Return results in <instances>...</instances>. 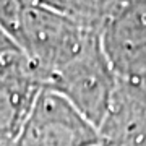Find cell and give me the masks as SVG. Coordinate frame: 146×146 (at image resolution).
Wrapping results in <instances>:
<instances>
[{"label": "cell", "mask_w": 146, "mask_h": 146, "mask_svg": "<svg viewBox=\"0 0 146 146\" xmlns=\"http://www.w3.org/2000/svg\"><path fill=\"white\" fill-rule=\"evenodd\" d=\"M98 34L50 7L29 3L23 8L13 39L29 67L46 84Z\"/></svg>", "instance_id": "obj_1"}, {"label": "cell", "mask_w": 146, "mask_h": 146, "mask_svg": "<svg viewBox=\"0 0 146 146\" xmlns=\"http://www.w3.org/2000/svg\"><path fill=\"white\" fill-rule=\"evenodd\" d=\"M119 76L107 62L99 42V34L67 65L54 73L44 84L99 128L110 107Z\"/></svg>", "instance_id": "obj_2"}, {"label": "cell", "mask_w": 146, "mask_h": 146, "mask_svg": "<svg viewBox=\"0 0 146 146\" xmlns=\"http://www.w3.org/2000/svg\"><path fill=\"white\" fill-rule=\"evenodd\" d=\"M99 131L50 88L37 93L11 146H94Z\"/></svg>", "instance_id": "obj_3"}, {"label": "cell", "mask_w": 146, "mask_h": 146, "mask_svg": "<svg viewBox=\"0 0 146 146\" xmlns=\"http://www.w3.org/2000/svg\"><path fill=\"white\" fill-rule=\"evenodd\" d=\"M107 62L120 80L146 76V0H125L99 29Z\"/></svg>", "instance_id": "obj_4"}, {"label": "cell", "mask_w": 146, "mask_h": 146, "mask_svg": "<svg viewBox=\"0 0 146 146\" xmlns=\"http://www.w3.org/2000/svg\"><path fill=\"white\" fill-rule=\"evenodd\" d=\"M42 88L21 52L0 57V146H11Z\"/></svg>", "instance_id": "obj_5"}, {"label": "cell", "mask_w": 146, "mask_h": 146, "mask_svg": "<svg viewBox=\"0 0 146 146\" xmlns=\"http://www.w3.org/2000/svg\"><path fill=\"white\" fill-rule=\"evenodd\" d=\"M102 146H146V84L120 80L98 128Z\"/></svg>", "instance_id": "obj_6"}, {"label": "cell", "mask_w": 146, "mask_h": 146, "mask_svg": "<svg viewBox=\"0 0 146 146\" xmlns=\"http://www.w3.org/2000/svg\"><path fill=\"white\" fill-rule=\"evenodd\" d=\"M25 5V0H0V26L5 28L11 36H15Z\"/></svg>", "instance_id": "obj_7"}, {"label": "cell", "mask_w": 146, "mask_h": 146, "mask_svg": "<svg viewBox=\"0 0 146 146\" xmlns=\"http://www.w3.org/2000/svg\"><path fill=\"white\" fill-rule=\"evenodd\" d=\"M13 52H20L15 39H13V36L7 31L5 28L0 26V57L13 54Z\"/></svg>", "instance_id": "obj_8"}, {"label": "cell", "mask_w": 146, "mask_h": 146, "mask_svg": "<svg viewBox=\"0 0 146 146\" xmlns=\"http://www.w3.org/2000/svg\"><path fill=\"white\" fill-rule=\"evenodd\" d=\"M141 81H143V83L146 84V76H145V78H141Z\"/></svg>", "instance_id": "obj_9"}, {"label": "cell", "mask_w": 146, "mask_h": 146, "mask_svg": "<svg viewBox=\"0 0 146 146\" xmlns=\"http://www.w3.org/2000/svg\"><path fill=\"white\" fill-rule=\"evenodd\" d=\"M94 146H102V145H101V143H99V145H94Z\"/></svg>", "instance_id": "obj_10"}]
</instances>
